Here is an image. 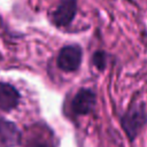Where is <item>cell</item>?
I'll list each match as a JSON object with an SVG mask.
<instances>
[{
    "mask_svg": "<svg viewBox=\"0 0 147 147\" xmlns=\"http://www.w3.org/2000/svg\"><path fill=\"white\" fill-rule=\"evenodd\" d=\"M119 122L127 139L134 141L147 124V110L145 103L142 101L132 102L119 117Z\"/></svg>",
    "mask_w": 147,
    "mask_h": 147,
    "instance_id": "cell-1",
    "label": "cell"
},
{
    "mask_svg": "<svg viewBox=\"0 0 147 147\" xmlns=\"http://www.w3.org/2000/svg\"><path fill=\"white\" fill-rule=\"evenodd\" d=\"M83 61V48L78 44H69L63 46L56 57V65L64 72L77 71Z\"/></svg>",
    "mask_w": 147,
    "mask_h": 147,
    "instance_id": "cell-2",
    "label": "cell"
},
{
    "mask_svg": "<svg viewBox=\"0 0 147 147\" xmlns=\"http://www.w3.org/2000/svg\"><path fill=\"white\" fill-rule=\"evenodd\" d=\"M96 105V94L92 88L82 87L74 95L70 102L71 113L75 116H85L93 111Z\"/></svg>",
    "mask_w": 147,
    "mask_h": 147,
    "instance_id": "cell-3",
    "label": "cell"
},
{
    "mask_svg": "<svg viewBox=\"0 0 147 147\" xmlns=\"http://www.w3.org/2000/svg\"><path fill=\"white\" fill-rule=\"evenodd\" d=\"M77 10V0H60L51 14V21L57 28H67L74 22Z\"/></svg>",
    "mask_w": 147,
    "mask_h": 147,
    "instance_id": "cell-4",
    "label": "cell"
},
{
    "mask_svg": "<svg viewBox=\"0 0 147 147\" xmlns=\"http://www.w3.org/2000/svg\"><path fill=\"white\" fill-rule=\"evenodd\" d=\"M24 147H56L52 130L45 124H34L23 142Z\"/></svg>",
    "mask_w": 147,
    "mask_h": 147,
    "instance_id": "cell-5",
    "label": "cell"
},
{
    "mask_svg": "<svg viewBox=\"0 0 147 147\" xmlns=\"http://www.w3.org/2000/svg\"><path fill=\"white\" fill-rule=\"evenodd\" d=\"M21 132L17 126L0 115V147H14L21 142Z\"/></svg>",
    "mask_w": 147,
    "mask_h": 147,
    "instance_id": "cell-6",
    "label": "cell"
},
{
    "mask_svg": "<svg viewBox=\"0 0 147 147\" xmlns=\"http://www.w3.org/2000/svg\"><path fill=\"white\" fill-rule=\"evenodd\" d=\"M21 95L15 86L0 82V110L10 111L17 107Z\"/></svg>",
    "mask_w": 147,
    "mask_h": 147,
    "instance_id": "cell-7",
    "label": "cell"
},
{
    "mask_svg": "<svg viewBox=\"0 0 147 147\" xmlns=\"http://www.w3.org/2000/svg\"><path fill=\"white\" fill-rule=\"evenodd\" d=\"M108 60H109L108 53H106L105 51H101V49L95 51L91 57V62H92L93 67H95L99 71H105V69L108 65Z\"/></svg>",
    "mask_w": 147,
    "mask_h": 147,
    "instance_id": "cell-8",
    "label": "cell"
}]
</instances>
